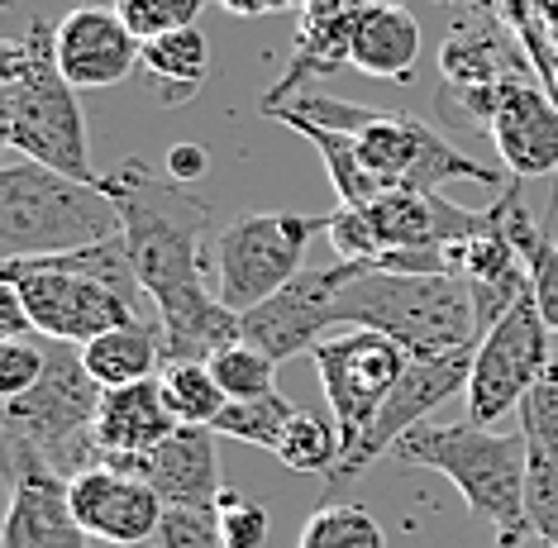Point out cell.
Wrapping results in <instances>:
<instances>
[{"label":"cell","instance_id":"9c48e42d","mask_svg":"<svg viewBox=\"0 0 558 548\" xmlns=\"http://www.w3.org/2000/svg\"><path fill=\"white\" fill-rule=\"evenodd\" d=\"M311 363L320 373V387H325L329 415L339 425V439H344V453H353L367 429H373V419L383 415L387 397L397 391L411 353L397 339L377 334V329H344V334L315 343Z\"/></svg>","mask_w":558,"mask_h":548},{"label":"cell","instance_id":"d6a6232c","mask_svg":"<svg viewBox=\"0 0 558 548\" xmlns=\"http://www.w3.org/2000/svg\"><path fill=\"white\" fill-rule=\"evenodd\" d=\"M525 525L539 544L558 548V463H549V458H530Z\"/></svg>","mask_w":558,"mask_h":548},{"label":"cell","instance_id":"cb8c5ba5","mask_svg":"<svg viewBox=\"0 0 558 548\" xmlns=\"http://www.w3.org/2000/svg\"><path fill=\"white\" fill-rule=\"evenodd\" d=\"M82 363L106 391L116 387H134V381H148V377H162V334L158 325H124V329H110V334L92 339L82 349Z\"/></svg>","mask_w":558,"mask_h":548},{"label":"cell","instance_id":"3957f363","mask_svg":"<svg viewBox=\"0 0 558 548\" xmlns=\"http://www.w3.org/2000/svg\"><path fill=\"white\" fill-rule=\"evenodd\" d=\"M0 144L77 182H96L82 100L58 68V24L48 20L0 44Z\"/></svg>","mask_w":558,"mask_h":548},{"label":"cell","instance_id":"ba28073f","mask_svg":"<svg viewBox=\"0 0 558 548\" xmlns=\"http://www.w3.org/2000/svg\"><path fill=\"white\" fill-rule=\"evenodd\" d=\"M329 229V215L248 210L215 239V291L234 315L277 296L291 277L306 272V248Z\"/></svg>","mask_w":558,"mask_h":548},{"label":"cell","instance_id":"7a4b0ae2","mask_svg":"<svg viewBox=\"0 0 558 548\" xmlns=\"http://www.w3.org/2000/svg\"><path fill=\"white\" fill-rule=\"evenodd\" d=\"M263 114H272L277 124H320V130H339L359 153V162L367 168L383 191H439L444 182H482L497 186V168L468 158L463 148H453L439 130L421 124L415 114L397 110H367L353 100L335 96H291L282 106H263Z\"/></svg>","mask_w":558,"mask_h":548},{"label":"cell","instance_id":"1f68e13d","mask_svg":"<svg viewBox=\"0 0 558 548\" xmlns=\"http://www.w3.org/2000/svg\"><path fill=\"white\" fill-rule=\"evenodd\" d=\"M116 10L138 44H154L162 34L192 29L196 15L206 10V0H116Z\"/></svg>","mask_w":558,"mask_h":548},{"label":"cell","instance_id":"f546056e","mask_svg":"<svg viewBox=\"0 0 558 548\" xmlns=\"http://www.w3.org/2000/svg\"><path fill=\"white\" fill-rule=\"evenodd\" d=\"M287 130L306 134L311 144L320 148L325 172H329V182H335V191H339V206H367V200L383 196V186L367 176V168L359 162V153H353V144L339 130H320V124H287Z\"/></svg>","mask_w":558,"mask_h":548},{"label":"cell","instance_id":"e0dca14e","mask_svg":"<svg viewBox=\"0 0 558 548\" xmlns=\"http://www.w3.org/2000/svg\"><path fill=\"white\" fill-rule=\"evenodd\" d=\"M68 501L77 525L100 544H144L158 539L162 525V496L138 477H124L116 467H92V473H77L68 482Z\"/></svg>","mask_w":558,"mask_h":548},{"label":"cell","instance_id":"8fae6325","mask_svg":"<svg viewBox=\"0 0 558 548\" xmlns=\"http://www.w3.org/2000/svg\"><path fill=\"white\" fill-rule=\"evenodd\" d=\"M0 282H15L24 305H29V320L44 339L58 343H77L86 349L92 339L110 334L124 325H148V315L116 296L110 287L92 282L77 272H58L39 258H20V263H0Z\"/></svg>","mask_w":558,"mask_h":548},{"label":"cell","instance_id":"4316f807","mask_svg":"<svg viewBox=\"0 0 558 548\" xmlns=\"http://www.w3.org/2000/svg\"><path fill=\"white\" fill-rule=\"evenodd\" d=\"M296 548H387V529L373 511L353 501H329L306 515Z\"/></svg>","mask_w":558,"mask_h":548},{"label":"cell","instance_id":"d590c367","mask_svg":"<svg viewBox=\"0 0 558 548\" xmlns=\"http://www.w3.org/2000/svg\"><path fill=\"white\" fill-rule=\"evenodd\" d=\"M48 373V349L44 339H5L0 343V397L15 401L34 391Z\"/></svg>","mask_w":558,"mask_h":548},{"label":"cell","instance_id":"836d02e7","mask_svg":"<svg viewBox=\"0 0 558 548\" xmlns=\"http://www.w3.org/2000/svg\"><path fill=\"white\" fill-rule=\"evenodd\" d=\"M220 529H225V544L230 548H268V534H272V515L263 501H253V496L225 487L220 496Z\"/></svg>","mask_w":558,"mask_h":548},{"label":"cell","instance_id":"d4e9b609","mask_svg":"<svg viewBox=\"0 0 558 548\" xmlns=\"http://www.w3.org/2000/svg\"><path fill=\"white\" fill-rule=\"evenodd\" d=\"M138 68L158 86L162 106H186L201 92V82L210 76V44L192 24V29H177V34H162L154 44H144V62Z\"/></svg>","mask_w":558,"mask_h":548},{"label":"cell","instance_id":"6da1fadb","mask_svg":"<svg viewBox=\"0 0 558 548\" xmlns=\"http://www.w3.org/2000/svg\"><path fill=\"white\" fill-rule=\"evenodd\" d=\"M96 186L116 200L124 220L138 287L158 315L162 367L168 363H210L225 343L239 339V315L210 287L206 239L210 200L196 196L177 176H154L144 158H124Z\"/></svg>","mask_w":558,"mask_h":548},{"label":"cell","instance_id":"b9f144b4","mask_svg":"<svg viewBox=\"0 0 558 548\" xmlns=\"http://www.w3.org/2000/svg\"><path fill=\"white\" fill-rule=\"evenodd\" d=\"M0 5H15V0H0Z\"/></svg>","mask_w":558,"mask_h":548},{"label":"cell","instance_id":"ac0fdd59","mask_svg":"<svg viewBox=\"0 0 558 548\" xmlns=\"http://www.w3.org/2000/svg\"><path fill=\"white\" fill-rule=\"evenodd\" d=\"M487 134L497 144L501 168L520 182L558 172V106L544 86H535V76L501 86Z\"/></svg>","mask_w":558,"mask_h":548},{"label":"cell","instance_id":"f35d334b","mask_svg":"<svg viewBox=\"0 0 558 548\" xmlns=\"http://www.w3.org/2000/svg\"><path fill=\"white\" fill-rule=\"evenodd\" d=\"M206 168H210V153L192 144V138L168 153V176H177V182H186V186H196V176H206Z\"/></svg>","mask_w":558,"mask_h":548},{"label":"cell","instance_id":"603a6c76","mask_svg":"<svg viewBox=\"0 0 558 548\" xmlns=\"http://www.w3.org/2000/svg\"><path fill=\"white\" fill-rule=\"evenodd\" d=\"M444 76H449V86H506L530 72L515 48L501 38L497 24L477 20V24H459L449 34V44H444Z\"/></svg>","mask_w":558,"mask_h":548},{"label":"cell","instance_id":"8992f818","mask_svg":"<svg viewBox=\"0 0 558 548\" xmlns=\"http://www.w3.org/2000/svg\"><path fill=\"white\" fill-rule=\"evenodd\" d=\"M124 234L116 200L96 182L24 158L0 168V258H53Z\"/></svg>","mask_w":558,"mask_h":548},{"label":"cell","instance_id":"e575fe53","mask_svg":"<svg viewBox=\"0 0 558 548\" xmlns=\"http://www.w3.org/2000/svg\"><path fill=\"white\" fill-rule=\"evenodd\" d=\"M162 548H230L220 529V511H201V506H168L158 525Z\"/></svg>","mask_w":558,"mask_h":548},{"label":"cell","instance_id":"74e56055","mask_svg":"<svg viewBox=\"0 0 558 548\" xmlns=\"http://www.w3.org/2000/svg\"><path fill=\"white\" fill-rule=\"evenodd\" d=\"M0 334H5V339H29L34 334L29 305H24L15 282H0Z\"/></svg>","mask_w":558,"mask_h":548},{"label":"cell","instance_id":"60d3db41","mask_svg":"<svg viewBox=\"0 0 558 548\" xmlns=\"http://www.w3.org/2000/svg\"><path fill=\"white\" fill-rule=\"evenodd\" d=\"M359 5H405V0H359Z\"/></svg>","mask_w":558,"mask_h":548},{"label":"cell","instance_id":"5b68a950","mask_svg":"<svg viewBox=\"0 0 558 548\" xmlns=\"http://www.w3.org/2000/svg\"><path fill=\"white\" fill-rule=\"evenodd\" d=\"M339 325L377 329L397 339L411 358H453L477 353L482 315L477 296L453 272H383L363 267L339 296Z\"/></svg>","mask_w":558,"mask_h":548},{"label":"cell","instance_id":"30bf717a","mask_svg":"<svg viewBox=\"0 0 558 548\" xmlns=\"http://www.w3.org/2000/svg\"><path fill=\"white\" fill-rule=\"evenodd\" d=\"M554 363V329L544 325L535 291H525L497 325L482 334L473 381H468L463 401L473 425H497L506 411H520V401L535 391V381Z\"/></svg>","mask_w":558,"mask_h":548},{"label":"cell","instance_id":"2e32d148","mask_svg":"<svg viewBox=\"0 0 558 548\" xmlns=\"http://www.w3.org/2000/svg\"><path fill=\"white\" fill-rule=\"evenodd\" d=\"M144 62V44L130 34L120 10L77 5L58 24V68L77 92H106Z\"/></svg>","mask_w":558,"mask_h":548},{"label":"cell","instance_id":"484cf974","mask_svg":"<svg viewBox=\"0 0 558 548\" xmlns=\"http://www.w3.org/2000/svg\"><path fill=\"white\" fill-rule=\"evenodd\" d=\"M296 411L301 405H291L282 391H268V397H253V401H230L220 415H215L210 429L220 439H239V443H253V449L277 453V443H282Z\"/></svg>","mask_w":558,"mask_h":548},{"label":"cell","instance_id":"5bb4252c","mask_svg":"<svg viewBox=\"0 0 558 548\" xmlns=\"http://www.w3.org/2000/svg\"><path fill=\"white\" fill-rule=\"evenodd\" d=\"M10 477V511H5V539L0 548H100L92 539L68 501V482L48 463L29 453H5Z\"/></svg>","mask_w":558,"mask_h":548},{"label":"cell","instance_id":"52a82bcc","mask_svg":"<svg viewBox=\"0 0 558 548\" xmlns=\"http://www.w3.org/2000/svg\"><path fill=\"white\" fill-rule=\"evenodd\" d=\"M44 349H48L44 381L34 391H24V397L5 401V415H0L5 453H29L62 477L92 473V467L106 463L96 439V415L106 387L86 373L77 343L44 339Z\"/></svg>","mask_w":558,"mask_h":548},{"label":"cell","instance_id":"44dd1931","mask_svg":"<svg viewBox=\"0 0 558 548\" xmlns=\"http://www.w3.org/2000/svg\"><path fill=\"white\" fill-rule=\"evenodd\" d=\"M182 419L172 415L168 397H162V377L134 381V387H116L100 397L96 415V439L106 458H144L158 443H168Z\"/></svg>","mask_w":558,"mask_h":548},{"label":"cell","instance_id":"4dcf8cb0","mask_svg":"<svg viewBox=\"0 0 558 548\" xmlns=\"http://www.w3.org/2000/svg\"><path fill=\"white\" fill-rule=\"evenodd\" d=\"M210 373H215V381L225 387V397L230 401H253V397L277 391V363L263 349L244 343V339L225 343V349L210 358Z\"/></svg>","mask_w":558,"mask_h":548},{"label":"cell","instance_id":"d6986e66","mask_svg":"<svg viewBox=\"0 0 558 548\" xmlns=\"http://www.w3.org/2000/svg\"><path fill=\"white\" fill-rule=\"evenodd\" d=\"M359 210L367 215L383 253L453 244V239L482 234V229L492 224L487 210H463V206H449L439 191H405V186L383 191V196L367 200ZM383 253H377V258H383Z\"/></svg>","mask_w":558,"mask_h":548},{"label":"cell","instance_id":"ffe728a7","mask_svg":"<svg viewBox=\"0 0 558 548\" xmlns=\"http://www.w3.org/2000/svg\"><path fill=\"white\" fill-rule=\"evenodd\" d=\"M359 0H315V5L301 15L296 29V48H291L287 72L277 76V86L263 96V106H282V100L301 96V86L311 76H329L339 68H353V24H359Z\"/></svg>","mask_w":558,"mask_h":548},{"label":"cell","instance_id":"7c38bea8","mask_svg":"<svg viewBox=\"0 0 558 548\" xmlns=\"http://www.w3.org/2000/svg\"><path fill=\"white\" fill-rule=\"evenodd\" d=\"M367 263H344L335 258L329 267H306L291 282L268 296L263 305H253L248 315H239V339L263 349L272 363H287L296 353H306L320 343V329L339 325V296Z\"/></svg>","mask_w":558,"mask_h":548},{"label":"cell","instance_id":"f1b7e54d","mask_svg":"<svg viewBox=\"0 0 558 548\" xmlns=\"http://www.w3.org/2000/svg\"><path fill=\"white\" fill-rule=\"evenodd\" d=\"M162 397L182 425H215V415L230 405L225 387L215 381L210 363H168L162 367Z\"/></svg>","mask_w":558,"mask_h":548},{"label":"cell","instance_id":"ab89813d","mask_svg":"<svg viewBox=\"0 0 558 548\" xmlns=\"http://www.w3.org/2000/svg\"><path fill=\"white\" fill-rule=\"evenodd\" d=\"M230 15H239V20H263V15H291V10H306L315 5V0H220Z\"/></svg>","mask_w":558,"mask_h":548},{"label":"cell","instance_id":"277c9868","mask_svg":"<svg viewBox=\"0 0 558 548\" xmlns=\"http://www.w3.org/2000/svg\"><path fill=\"white\" fill-rule=\"evenodd\" d=\"M405 467H429L463 496V506L497 534V548H520L530 539L525 525V482L530 443L525 435H497L487 425H415L391 449Z\"/></svg>","mask_w":558,"mask_h":548},{"label":"cell","instance_id":"7402d4cb","mask_svg":"<svg viewBox=\"0 0 558 548\" xmlns=\"http://www.w3.org/2000/svg\"><path fill=\"white\" fill-rule=\"evenodd\" d=\"M349 62L383 82H411L421 62V20L405 5H363L353 24Z\"/></svg>","mask_w":558,"mask_h":548},{"label":"cell","instance_id":"8d00e7d4","mask_svg":"<svg viewBox=\"0 0 558 548\" xmlns=\"http://www.w3.org/2000/svg\"><path fill=\"white\" fill-rule=\"evenodd\" d=\"M525 267H530V291H535V305H539L544 325L558 334V244L549 234H544V244L525 258Z\"/></svg>","mask_w":558,"mask_h":548},{"label":"cell","instance_id":"83f0119b","mask_svg":"<svg viewBox=\"0 0 558 548\" xmlns=\"http://www.w3.org/2000/svg\"><path fill=\"white\" fill-rule=\"evenodd\" d=\"M277 458L291 467V473H320L329 477L344 458V439H339V425L315 411H296L287 425L282 443H277Z\"/></svg>","mask_w":558,"mask_h":548},{"label":"cell","instance_id":"9a60e30c","mask_svg":"<svg viewBox=\"0 0 558 548\" xmlns=\"http://www.w3.org/2000/svg\"><path fill=\"white\" fill-rule=\"evenodd\" d=\"M215 429L206 425H182L168 443H158L154 453L144 458H106L100 467H116L124 477L148 482L162 506H220L225 482H220V453H215Z\"/></svg>","mask_w":558,"mask_h":548},{"label":"cell","instance_id":"4fadbf2b","mask_svg":"<svg viewBox=\"0 0 558 548\" xmlns=\"http://www.w3.org/2000/svg\"><path fill=\"white\" fill-rule=\"evenodd\" d=\"M473 358L477 353H453V358H411L405 363V373L397 381V391L387 397L383 415L373 419V429L363 435L359 449L339 458V467L325 482H335L339 487V482H353L359 473H367L377 458L397 449L401 435H411L415 425H425L429 411H439L444 401H453L459 391H468V381H473Z\"/></svg>","mask_w":558,"mask_h":548}]
</instances>
